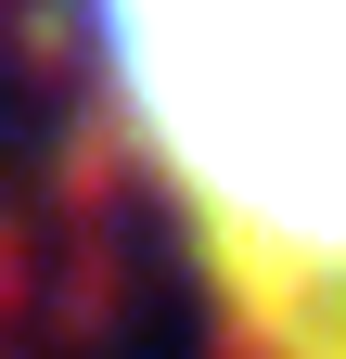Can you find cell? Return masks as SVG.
I'll use <instances>...</instances> for the list:
<instances>
[{
    "label": "cell",
    "instance_id": "1",
    "mask_svg": "<svg viewBox=\"0 0 346 359\" xmlns=\"http://www.w3.org/2000/svg\"><path fill=\"white\" fill-rule=\"evenodd\" d=\"M90 52L231 359H346V0H90Z\"/></svg>",
    "mask_w": 346,
    "mask_h": 359
}]
</instances>
